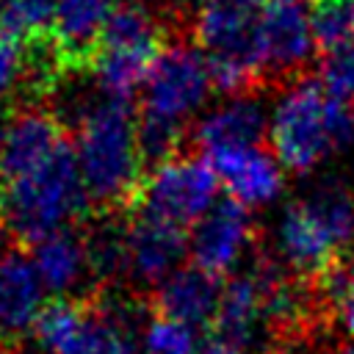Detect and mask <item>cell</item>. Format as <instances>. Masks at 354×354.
Returning <instances> with one entry per match:
<instances>
[{
  "instance_id": "15",
  "label": "cell",
  "mask_w": 354,
  "mask_h": 354,
  "mask_svg": "<svg viewBox=\"0 0 354 354\" xmlns=\"http://www.w3.org/2000/svg\"><path fill=\"white\" fill-rule=\"evenodd\" d=\"M188 254V235L171 224L133 216L127 221V277L138 285L158 288Z\"/></svg>"
},
{
  "instance_id": "28",
  "label": "cell",
  "mask_w": 354,
  "mask_h": 354,
  "mask_svg": "<svg viewBox=\"0 0 354 354\" xmlns=\"http://www.w3.org/2000/svg\"><path fill=\"white\" fill-rule=\"evenodd\" d=\"M196 354H238V351H232V348H227V346H221V343L210 340V343H207V346H202Z\"/></svg>"
},
{
  "instance_id": "32",
  "label": "cell",
  "mask_w": 354,
  "mask_h": 354,
  "mask_svg": "<svg viewBox=\"0 0 354 354\" xmlns=\"http://www.w3.org/2000/svg\"><path fill=\"white\" fill-rule=\"evenodd\" d=\"M0 354H28V351H19V348H3Z\"/></svg>"
},
{
  "instance_id": "5",
  "label": "cell",
  "mask_w": 354,
  "mask_h": 354,
  "mask_svg": "<svg viewBox=\"0 0 354 354\" xmlns=\"http://www.w3.org/2000/svg\"><path fill=\"white\" fill-rule=\"evenodd\" d=\"M149 315L124 296H102L88 304L55 299L33 326L47 354H138V337Z\"/></svg>"
},
{
  "instance_id": "4",
  "label": "cell",
  "mask_w": 354,
  "mask_h": 354,
  "mask_svg": "<svg viewBox=\"0 0 354 354\" xmlns=\"http://www.w3.org/2000/svg\"><path fill=\"white\" fill-rule=\"evenodd\" d=\"M88 205L75 147L69 144L44 166L6 183L0 196V227L11 241L33 246L53 232L69 230Z\"/></svg>"
},
{
  "instance_id": "14",
  "label": "cell",
  "mask_w": 354,
  "mask_h": 354,
  "mask_svg": "<svg viewBox=\"0 0 354 354\" xmlns=\"http://www.w3.org/2000/svg\"><path fill=\"white\" fill-rule=\"evenodd\" d=\"M47 290L33 268L30 254L19 249L0 252V343H17L33 332L47 307Z\"/></svg>"
},
{
  "instance_id": "21",
  "label": "cell",
  "mask_w": 354,
  "mask_h": 354,
  "mask_svg": "<svg viewBox=\"0 0 354 354\" xmlns=\"http://www.w3.org/2000/svg\"><path fill=\"white\" fill-rule=\"evenodd\" d=\"M53 30V0H3L0 6V33L19 44L50 41Z\"/></svg>"
},
{
  "instance_id": "7",
  "label": "cell",
  "mask_w": 354,
  "mask_h": 354,
  "mask_svg": "<svg viewBox=\"0 0 354 354\" xmlns=\"http://www.w3.org/2000/svg\"><path fill=\"white\" fill-rule=\"evenodd\" d=\"M216 91L207 58L199 47L185 41L166 44L152 61L138 91L141 119L183 127L207 105Z\"/></svg>"
},
{
  "instance_id": "33",
  "label": "cell",
  "mask_w": 354,
  "mask_h": 354,
  "mask_svg": "<svg viewBox=\"0 0 354 354\" xmlns=\"http://www.w3.org/2000/svg\"><path fill=\"white\" fill-rule=\"evenodd\" d=\"M0 6H3V0H0Z\"/></svg>"
},
{
  "instance_id": "16",
  "label": "cell",
  "mask_w": 354,
  "mask_h": 354,
  "mask_svg": "<svg viewBox=\"0 0 354 354\" xmlns=\"http://www.w3.org/2000/svg\"><path fill=\"white\" fill-rule=\"evenodd\" d=\"M266 324H271V318L263 279L252 268L246 274H235L232 279H227L213 321V340L243 354L257 343Z\"/></svg>"
},
{
  "instance_id": "20",
  "label": "cell",
  "mask_w": 354,
  "mask_h": 354,
  "mask_svg": "<svg viewBox=\"0 0 354 354\" xmlns=\"http://www.w3.org/2000/svg\"><path fill=\"white\" fill-rule=\"evenodd\" d=\"M88 260L94 279L111 282L127 277V224L116 218H102L91 224L86 232Z\"/></svg>"
},
{
  "instance_id": "9",
  "label": "cell",
  "mask_w": 354,
  "mask_h": 354,
  "mask_svg": "<svg viewBox=\"0 0 354 354\" xmlns=\"http://www.w3.org/2000/svg\"><path fill=\"white\" fill-rule=\"evenodd\" d=\"M252 241H254L252 213L232 199H218L191 227L188 254L196 268L221 279L241 266V260L249 254Z\"/></svg>"
},
{
  "instance_id": "2",
  "label": "cell",
  "mask_w": 354,
  "mask_h": 354,
  "mask_svg": "<svg viewBox=\"0 0 354 354\" xmlns=\"http://www.w3.org/2000/svg\"><path fill=\"white\" fill-rule=\"evenodd\" d=\"M268 144L285 171L310 174L354 144V108L335 100L318 77H299L268 111Z\"/></svg>"
},
{
  "instance_id": "18",
  "label": "cell",
  "mask_w": 354,
  "mask_h": 354,
  "mask_svg": "<svg viewBox=\"0 0 354 354\" xmlns=\"http://www.w3.org/2000/svg\"><path fill=\"white\" fill-rule=\"evenodd\" d=\"M221 290L224 285L218 282V277L191 263L177 268L169 279H163L155 288V310L158 315H166L191 329L213 326L221 304Z\"/></svg>"
},
{
  "instance_id": "22",
  "label": "cell",
  "mask_w": 354,
  "mask_h": 354,
  "mask_svg": "<svg viewBox=\"0 0 354 354\" xmlns=\"http://www.w3.org/2000/svg\"><path fill=\"white\" fill-rule=\"evenodd\" d=\"M310 11L315 41L324 53L354 44V0H315Z\"/></svg>"
},
{
  "instance_id": "29",
  "label": "cell",
  "mask_w": 354,
  "mask_h": 354,
  "mask_svg": "<svg viewBox=\"0 0 354 354\" xmlns=\"http://www.w3.org/2000/svg\"><path fill=\"white\" fill-rule=\"evenodd\" d=\"M130 3H138V6H144V8H163V6H169V3H174V0H130Z\"/></svg>"
},
{
  "instance_id": "19",
  "label": "cell",
  "mask_w": 354,
  "mask_h": 354,
  "mask_svg": "<svg viewBox=\"0 0 354 354\" xmlns=\"http://www.w3.org/2000/svg\"><path fill=\"white\" fill-rule=\"evenodd\" d=\"M30 260L33 268L44 285V290L55 299H69L75 290L86 285L91 274V260H88V246L86 235L77 230H61L39 243L30 246Z\"/></svg>"
},
{
  "instance_id": "25",
  "label": "cell",
  "mask_w": 354,
  "mask_h": 354,
  "mask_svg": "<svg viewBox=\"0 0 354 354\" xmlns=\"http://www.w3.org/2000/svg\"><path fill=\"white\" fill-rule=\"evenodd\" d=\"M30 88V47L0 33V102Z\"/></svg>"
},
{
  "instance_id": "31",
  "label": "cell",
  "mask_w": 354,
  "mask_h": 354,
  "mask_svg": "<svg viewBox=\"0 0 354 354\" xmlns=\"http://www.w3.org/2000/svg\"><path fill=\"white\" fill-rule=\"evenodd\" d=\"M329 354H354V343H343V346H337V348H332Z\"/></svg>"
},
{
  "instance_id": "30",
  "label": "cell",
  "mask_w": 354,
  "mask_h": 354,
  "mask_svg": "<svg viewBox=\"0 0 354 354\" xmlns=\"http://www.w3.org/2000/svg\"><path fill=\"white\" fill-rule=\"evenodd\" d=\"M6 188V171H3V127H0V196Z\"/></svg>"
},
{
  "instance_id": "6",
  "label": "cell",
  "mask_w": 354,
  "mask_h": 354,
  "mask_svg": "<svg viewBox=\"0 0 354 354\" xmlns=\"http://www.w3.org/2000/svg\"><path fill=\"white\" fill-rule=\"evenodd\" d=\"M260 14L263 11L196 3V47L207 58L216 88L230 97L252 94L254 83L266 75L260 50Z\"/></svg>"
},
{
  "instance_id": "8",
  "label": "cell",
  "mask_w": 354,
  "mask_h": 354,
  "mask_svg": "<svg viewBox=\"0 0 354 354\" xmlns=\"http://www.w3.org/2000/svg\"><path fill=\"white\" fill-rule=\"evenodd\" d=\"M218 185L216 171L205 158L180 152L144 174L130 207L133 216L188 230L218 202Z\"/></svg>"
},
{
  "instance_id": "3",
  "label": "cell",
  "mask_w": 354,
  "mask_h": 354,
  "mask_svg": "<svg viewBox=\"0 0 354 354\" xmlns=\"http://www.w3.org/2000/svg\"><path fill=\"white\" fill-rule=\"evenodd\" d=\"M354 243V188L321 180L288 202L274 224L277 260L299 277H324Z\"/></svg>"
},
{
  "instance_id": "23",
  "label": "cell",
  "mask_w": 354,
  "mask_h": 354,
  "mask_svg": "<svg viewBox=\"0 0 354 354\" xmlns=\"http://www.w3.org/2000/svg\"><path fill=\"white\" fill-rule=\"evenodd\" d=\"M199 348L202 346H196V329L158 313L147 318L138 337V354H196Z\"/></svg>"
},
{
  "instance_id": "10",
  "label": "cell",
  "mask_w": 354,
  "mask_h": 354,
  "mask_svg": "<svg viewBox=\"0 0 354 354\" xmlns=\"http://www.w3.org/2000/svg\"><path fill=\"white\" fill-rule=\"evenodd\" d=\"M260 50L266 72H299L318 50L310 6L304 0H268L260 14Z\"/></svg>"
},
{
  "instance_id": "27",
  "label": "cell",
  "mask_w": 354,
  "mask_h": 354,
  "mask_svg": "<svg viewBox=\"0 0 354 354\" xmlns=\"http://www.w3.org/2000/svg\"><path fill=\"white\" fill-rule=\"evenodd\" d=\"M207 6H227V8H243V11H263L268 0H196Z\"/></svg>"
},
{
  "instance_id": "17",
  "label": "cell",
  "mask_w": 354,
  "mask_h": 354,
  "mask_svg": "<svg viewBox=\"0 0 354 354\" xmlns=\"http://www.w3.org/2000/svg\"><path fill=\"white\" fill-rule=\"evenodd\" d=\"M116 6V0H53L50 41L66 69L91 64Z\"/></svg>"
},
{
  "instance_id": "24",
  "label": "cell",
  "mask_w": 354,
  "mask_h": 354,
  "mask_svg": "<svg viewBox=\"0 0 354 354\" xmlns=\"http://www.w3.org/2000/svg\"><path fill=\"white\" fill-rule=\"evenodd\" d=\"M318 83L340 102L354 108V44L329 50L318 64Z\"/></svg>"
},
{
  "instance_id": "1",
  "label": "cell",
  "mask_w": 354,
  "mask_h": 354,
  "mask_svg": "<svg viewBox=\"0 0 354 354\" xmlns=\"http://www.w3.org/2000/svg\"><path fill=\"white\" fill-rule=\"evenodd\" d=\"M75 160L86 196L102 213L133 205L144 180L138 119L130 102L83 97L75 102Z\"/></svg>"
},
{
  "instance_id": "11",
  "label": "cell",
  "mask_w": 354,
  "mask_h": 354,
  "mask_svg": "<svg viewBox=\"0 0 354 354\" xmlns=\"http://www.w3.org/2000/svg\"><path fill=\"white\" fill-rule=\"evenodd\" d=\"M66 124L55 111L25 108L3 124V171L6 183L17 180L69 147Z\"/></svg>"
},
{
  "instance_id": "12",
  "label": "cell",
  "mask_w": 354,
  "mask_h": 354,
  "mask_svg": "<svg viewBox=\"0 0 354 354\" xmlns=\"http://www.w3.org/2000/svg\"><path fill=\"white\" fill-rule=\"evenodd\" d=\"M266 138H268V111L263 100L254 94L227 97L224 102L210 108L194 127V141L199 144L202 158L263 147Z\"/></svg>"
},
{
  "instance_id": "13",
  "label": "cell",
  "mask_w": 354,
  "mask_h": 354,
  "mask_svg": "<svg viewBox=\"0 0 354 354\" xmlns=\"http://www.w3.org/2000/svg\"><path fill=\"white\" fill-rule=\"evenodd\" d=\"M205 160L213 166L227 196L246 210L274 205L285 194V166L266 147L221 152Z\"/></svg>"
},
{
  "instance_id": "26",
  "label": "cell",
  "mask_w": 354,
  "mask_h": 354,
  "mask_svg": "<svg viewBox=\"0 0 354 354\" xmlns=\"http://www.w3.org/2000/svg\"><path fill=\"white\" fill-rule=\"evenodd\" d=\"M321 285L326 288V296L335 307L337 321L346 326V332L354 335V254L346 266H335L321 277Z\"/></svg>"
}]
</instances>
